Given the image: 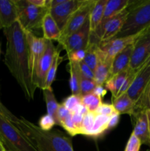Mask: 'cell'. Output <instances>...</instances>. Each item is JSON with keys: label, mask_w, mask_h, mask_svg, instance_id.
Listing matches in <instances>:
<instances>
[{"label": "cell", "mask_w": 150, "mask_h": 151, "mask_svg": "<svg viewBox=\"0 0 150 151\" xmlns=\"http://www.w3.org/2000/svg\"><path fill=\"white\" fill-rule=\"evenodd\" d=\"M6 41L4 62L21 88L26 100L34 98V86L29 68V51L26 31L19 22L3 29Z\"/></svg>", "instance_id": "6da1fadb"}, {"label": "cell", "mask_w": 150, "mask_h": 151, "mask_svg": "<svg viewBox=\"0 0 150 151\" xmlns=\"http://www.w3.org/2000/svg\"><path fill=\"white\" fill-rule=\"evenodd\" d=\"M38 151H74L71 137L57 129L45 131L24 117L15 124Z\"/></svg>", "instance_id": "7a4b0ae2"}, {"label": "cell", "mask_w": 150, "mask_h": 151, "mask_svg": "<svg viewBox=\"0 0 150 151\" xmlns=\"http://www.w3.org/2000/svg\"><path fill=\"white\" fill-rule=\"evenodd\" d=\"M150 27V0H132L129 14L114 38L135 36Z\"/></svg>", "instance_id": "3957f363"}, {"label": "cell", "mask_w": 150, "mask_h": 151, "mask_svg": "<svg viewBox=\"0 0 150 151\" xmlns=\"http://www.w3.org/2000/svg\"><path fill=\"white\" fill-rule=\"evenodd\" d=\"M0 139L5 151H38L19 128L1 114Z\"/></svg>", "instance_id": "277c9868"}, {"label": "cell", "mask_w": 150, "mask_h": 151, "mask_svg": "<svg viewBox=\"0 0 150 151\" xmlns=\"http://www.w3.org/2000/svg\"><path fill=\"white\" fill-rule=\"evenodd\" d=\"M19 8V19L21 26L25 31L34 33L41 29L43 19L49 11L50 7H37L27 0H16Z\"/></svg>", "instance_id": "5b68a950"}, {"label": "cell", "mask_w": 150, "mask_h": 151, "mask_svg": "<svg viewBox=\"0 0 150 151\" xmlns=\"http://www.w3.org/2000/svg\"><path fill=\"white\" fill-rule=\"evenodd\" d=\"M95 1L96 0H83L79 7L71 15L64 27L61 29L60 38L58 41L59 44L66 39L69 35L80 29L88 20L90 13Z\"/></svg>", "instance_id": "8992f818"}, {"label": "cell", "mask_w": 150, "mask_h": 151, "mask_svg": "<svg viewBox=\"0 0 150 151\" xmlns=\"http://www.w3.org/2000/svg\"><path fill=\"white\" fill-rule=\"evenodd\" d=\"M150 57V27L141 32L133 45L129 69L140 70Z\"/></svg>", "instance_id": "52a82bcc"}, {"label": "cell", "mask_w": 150, "mask_h": 151, "mask_svg": "<svg viewBox=\"0 0 150 151\" xmlns=\"http://www.w3.org/2000/svg\"><path fill=\"white\" fill-rule=\"evenodd\" d=\"M55 50L56 47H54L52 41L47 40L45 51L38 62V66H37L36 71H35V75L32 80L34 86L36 87V88H40L41 90L44 89L46 78L49 69H50L52 64Z\"/></svg>", "instance_id": "ba28073f"}, {"label": "cell", "mask_w": 150, "mask_h": 151, "mask_svg": "<svg viewBox=\"0 0 150 151\" xmlns=\"http://www.w3.org/2000/svg\"><path fill=\"white\" fill-rule=\"evenodd\" d=\"M90 30L89 19L84 24L83 26L69 35L66 39L59 44L63 48L66 50V55H69L74 52L79 50H85L90 42Z\"/></svg>", "instance_id": "9c48e42d"}, {"label": "cell", "mask_w": 150, "mask_h": 151, "mask_svg": "<svg viewBox=\"0 0 150 151\" xmlns=\"http://www.w3.org/2000/svg\"><path fill=\"white\" fill-rule=\"evenodd\" d=\"M26 33L28 43V51H29V72L32 80H33L38 62L45 51L47 40L43 37L40 38L36 36L32 32L26 31Z\"/></svg>", "instance_id": "30bf717a"}, {"label": "cell", "mask_w": 150, "mask_h": 151, "mask_svg": "<svg viewBox=\"0 0 150 151\" xmlns=\"http://www.w3.org/2000/svg\"><path fill=\"white\" fill-rule=\"evenodd\" d=\"M140 34L135 35V36L114 38V39H111L110 41L99 43V46L100 50L106 60L112 63L115 56L117 55L120 52L124 50L126 47L134 44Z\"/></svg>", "instance_id": "8fae6325"}, {"label": "cell", "mask_w": 150, "mask_h": 151, "mask_svg": "<svg viewBox=\"0 0 150 151\" xmlns=\"http://www.w3.org/2000/svg\"><path fill=\"white\" fill-rule=\"evenodd\" d=\"M150 83V65H144L138 72L126 94L136 103L141 99Z\"/></svg>", "instance_id": "7c38bea8"}, {"label": "cell", "mask_w": 150, "mask_h": 151, "mask_svg": "<svg viewBox=\"0 0 150 151\" xmlns=\"http://www.w3.org/2000/svg\"><path fill=\"white\" fill-rule=\"evenodd\" d=\"M83 0H65L64 2L59 5L50 7L49 13L59 29L64 27L71 15L79 7Z\"/></svg>", "instance_id": "4fadbf2b"}, {"label": "cell", "mask_w": 150, "mask_h": 151, "mask_svg": "<svg viewBox=\"0 0 150 151\" xmlns=\"http://www.w3.org/2000/svg\"><path fill=\"white\" fill-rule=\"evenodd\" d=\"M18 19L19 8L16 0H0V29L10 27Z\"/></svg>", "instance_id": "5bb4252c"}, {"label": "cell", "mask_w": 150, "mask_h": 151, "mask_svg": "<svg viewBox=\"0 0 150 151\" xmlns=\"http://www.w3.org/2000/svg\"><path fill=\"white\" fill-rule=\"evenodd\" d=\"M131 117L134 119L132 134L139 139L141 144L150 146V132L146 111H143L135 113Z\"/></svg>", "instance_id": "9a60e30c"}, {"label": "cell", "mask_w": 150, "mask_h": 151, "mask_svg": "<svg viewBox=\"0 0 150 151\" xmlns=\"http://www.w3.org/2000/svg\"><path fill=\"white\" fill-rule=\"evenodd\" d=\"M133 45L134 44H130L115 56L110 66L109 78L129 69L133 51Z\"/></svg>", "instance_id": "2e32d148"}, {"label": "cell", "mask_w": 150, "mask_h": 151, "mask_svg": "<svg viewBox=\"0 0 150 151\" xmlns=\"http://www.w3.org/2000/svg\"><path fill=\"white\" fill-rule=\"evenodd\" d=\"M43 38L48 41H58L60 38L61 31L59 29L58 26L56 24L55 21L50 14L49 11L46 14L43 19L42 27Z\"/></svg>", "instance_id": "e0dca14e"}, {"label": "cell", "mask_w": 150, "mask_h": 151, "mask_svg": "<svg viewBox=\"0 0 150 151\" xmlns=\"http://www.w3.org/2000/svg\"><path fill=\"white\" fill-rule=\"evenodd\" d=\"M111 63L107 61L100 50L99 60L94 69V81L98 86H104L110 77V69Z\"/></svg>", "instance_id": "ac0fdd59"}, {"label": "cell", "mask_w": 150, "mask_h": 151, "mask_svg": "<svg viewBox=\"0 0 150 151\" xmlns=\"http://www.w3.org/2000/svg\"><path fill=\"white\" fill-rule=\"evenodd\" d=\"M112 105L119 114H128L132 116L135 112V103L130 99L126 93L112 98Z\"/></svg>", "instance_id": "d6986e66"}, {"label": "cell", "mask_w": 150, "mask_h": 151, "mask_svg": "<svg viewBox=\"0 0 150 151\" xmlns=\"http://www.w3.org/2000/svg\"><path fill=\"white\" fill-rule=\"evenodd\" d=\"M107 0H96L93 8L89 15L90 30L91 32H95L99 27L102 20Z\"/></svg>", "instance_id": "ffe728a7"}, {"label": "cell", "mask_w": 150, "mask_h": 151, "mask_svg": "<svg viewBox=\"0 0 150 151\" xmlns=\"http://www.w3.org/2000/svg\"><path fill=\"white\" fill-rule=\"evenodd\" d=\"M131 1L132 0H107L101 24L125 10L129 5Z\"/></svg>", "instance_id": "44dd1931"}, {"label": "cell", "mask_w": 150, "mask_h": 151, "mask_svg": "<svg viewBox=\"0 0 150 151\" xmlns=\"http://www.w3.org/2000/svg\"><path fill=\"white\" fill-rule=\"evenodd\" d=\"M99 55L100 48L99 44L90 40L89 44L85 49V56L83 62L94 71L99 60Z\"/></svg>", "instance_id": "7402d4cb"}, {"label": "cell", "mask_w": 150, "mask_h": 151, "mask_svg": "<svg viewBox=\"0 0 150 151\" xmlns=\"http://www.w3.org/2000/svg\"><path fill=\"white\" fill-rule=\"evenodd\" d=\"M62 50H63V48H62V47L60 45L56 47L54 60H53L51 67L49 69V72L46 75V78L44 89H49V88H51V85H52L53 82H54L56 78L57 68H58L59 65L62 63V61L64 60V58L60 56V52H61Z\"/></svg>", "instance_id": "603a6c76"}, {"label": "cell", "mask_w": 150, "mask_h": 151, "mask_svg": "<svg viewBox=\"0 0 150 151\" xmlns=\"http://www.w3.org/2000/svg\"><path fill=\"white\" fill-rule=\"evenodd\" d=\"M129 72V69L120 72L113 77H110L104 84V88L109 90L112 94V98H116L119 90L121 88Z\"/></svg>", "instance_id": "cb8c5ba5"}, {"label": "cell", "mask_w": 150, "mask_h": 151, "mask_svg": "<svg viewBox=\"0 0 150 151\" xmlns=\"http://www.w3.org/2000/svg\"><path fill=\"white\" fill-rule=\"evenodd\" d=\"M110 116L96 114L94 125L88 137L99 138L108 131V122Z\"/></svg>", "instance_id": "d4e9b609"}, {"label": "cell", "mask_w": 150, "mask_h": 151, "mask_svg": "<svg viewBox=\"0 0 150 151\" xmlns=\"http://www.w3.org/2000/svg\"><path fill=\"white\" fill-rule=\"evenodd\" d=\"M68 66L69 67V72L70 74V88L73 95L80 97L79 78H78V63L69 61Z\"/></svg>", "instance_id": "484cf974"}, {"label": "cell", "mask_w": 150, "mask_h": 151, "mask_svg": "<svg viewBox=\"0 0 150 151\" xmlns=\"http://www.w3.org/2000/svg\"><path fill=\"white\" fill-rule=\"evenodd\" d=\"M43 93H44V100H45L46 105L47 114L52 116L54 119L56 112H57V109H58L60 103L57 102L52 88L44 89L43 90Z\"/></svg>", "instance_id": "4316f807"}, {"label": "cell", "mask_w": 150, "mask_h": 151, "mask_svg": "<svg viewBox=\"0 0 150 151\" xmlns=\"http://www.w3.org/2000/svg\"><path fill=\"white\" fill-rule=\"evenodd\" d=\"M81 103L85 106L88 111L94 112L99 106L103 103L102 99L96 96L94 93L85 94L80 97Z\"/></svg>", "instance_id": "83f0119b"}, {"label": "cell", "mask_w": 150, "mask_h": 151, "mask_svg": "<svg viewBox=\"0 0 150 151\" xmlns=\"http://www.w3.org/2000/svg\"><path fill=\"white\" fill-rule=\"evenodd\" d=\"M78 78H79V90H80V97L85 95V94L92 93L96 84L93 80H89L85 78L83 75L81 74L78 67Z\"/></svg>", "instance_id": "f1b7e54d"}, {"label": "cell", "mask_w": 150, "mask_h": 151, "mask_svg": "<svg viewBox=\"0 0 150 151\" xmlns=\"http://www.w3.org/2000/svg\"><path fill=\"white\" fill-rule=\"evenodd\" d=\"M148 109H150V83L141 99L135 103L134 114L143 111H146Z\"/></svg>", "instance_id": "f546056e"}, {"label": "cell", "mask_w": 150, "mask_h": 151, "mask_svg": "<svg viewBox=\"0 0 150 151\" xmlns=\"http://www.w3.org/2000/svg\"><path fill=\"white\" fill-rule=\"evenodd\" d=\"M96 114L94 112L88 111V113L85 115L82 122V131H81V135H84L88 137V134L91 132V129L94 125V121Z\"/></svg>", "instance_id": "4dcf8cb0"}, {"label": "cell", "mask_w": 150, "mask_h": 151, "mask_svg": "<svg viewBox=\"0 0 150 151\" xmlns=\"http://www.w3.org/2000/svg\"><path fill=\"white\" fill-rule=\"evenodd\" d=\"M60 126L64 128L65 131L68 133V135L70 137H74V136L79 135V133L76 128L75 127L74 124L73 119H72L71 114L68 115L60 124Z\"/></svg>", "instance_id": "1f68e13d"}, {"label": "cell", "mask_w": 150, "mask_h": 151, "mask_svg": "<svg viewBox=\"0 0 150 151\" xmlns=\"http://www.w3.org/2000/svg\"><path fill=\"white\" fill-rule=\"evenodd\" d=\"M60 104L64 106L69 111L71 112L76 106L81 104V98L80 97L71 94V95L69 96L66 98H65Z\"/></svg>", "instance_id": "d6a6232c"}, {"label": "cell", "mask_w": 150, "mask_h": 151, "mask_svg": "<svg viewBox=\"0 0 150 151\" xmlns=\"http://www.w3.org/2000/svg\"><path fill=\"white\" fill-rule=\"evenodd\" d=\"M38 124L39 125L38 126L41 129H42L43 131H51L53 128V127L56 125L54 118L49 114H45L41 116L40 118Z\"/></svg>", "instance_id": "836d02e7"}, {"label": "cell", "mask_w": 150, "mask_h": 151, "mask_svg": "<svg viewBox=\"0 0 150 151\" xmlns=\"http://www.w3.org/2000/svg\"><path fill=\"white\" fill-rule=\"evenodd\" d=\"M96 114L98 115H103V116H110L113 115V114L116 113V109L113 106L112 104H108V103H102L98 109L94 111Z\"/></svg>", "instance_id": "e575fe53"}, {"label": "cell", "mask_w": 150, "mask_h": 151, "mask_svg": "<svg viewBox=\"0 0 150 151\" xmlns=\"http://www.w3.org/2000/svg\"><path fill=\"white\" fill-rule=\"evenodd\" d=\"M141 145L139 139L132 133L126 143L124 151H139Z\"/></svg>", "instance_id": "d590c367"}, {"label": "cell", "mask_w": 150, "mask_h": 151, "mask_svg": "<svg viewBox=\"0 0 150 151\" xmlns=\"http://www.w3.org/2000/svg\"><path fill=\"white\" fill-rule=\"evenodd\" d=\"M0 114L2 115L3 116L7 119L8 120H10V122H13V124H16L17 122L19 121V118H18L17 116H15L10 110L7 109V108L4 106V105L0 100Z\"/></svg>", "instance_id": "8d00e7d4"}, {"label": "cell", "mask_w": 150, "mask_h": 151, "mask_svg": "<svg viewBox=\"0 0 150 151\" xmlns=\"http://www.w3.org/2000/svg\"><path fill=\"white\" fill-rule=\"evenodd\" d=\"M70 114L71 112L69 110H67L64 106L60 104L58 109H57V112H56L55 117H54V121H55L56 125H60V122Z\"/></svg>", "instance_id": "74e56055"}, {"label": "cell", "mask_w": 150, "mask_h": 151, "mask_svg": "<svg viewBox=\"0 0 150 151\" xmlns=\"http://www.w3.org/2000/svg\"><path fill=\"white\" fill-rule=\"evenodd\" d=\"M85 56V50H79L71 54L68 55L67 57L69 61L75 62V63H80L83 61Z\"/></svg>", "instance_id": "f35d334b"}, {"label": "cell", "mask_w": 150, "mask_h": 151, "mask_svg": "<svg viewBox=\"0 0 150 151\" xmlns=\"http://www.w3.org/2000/svg\"><path fill=\"white\" fill-rule=\"evenodd\" d=\"M78 67H79V71H80L81 74L85 77V78H88L89 80H93L94 81V71L86 64L84 63L83 61L78 63Z\"/></svg>", "instance_id": "ab89813d"}, {"label": "cell", "mask_w": 150, "mask_h": 151, "mask_svg": "<svg viewBox=\"0 0 150 151\" xmlns=\"http://www.w3.org/2000/svg\"><path fill=\"white\" fill-rule=\"evenodd\" d=\"M120 120V114L119 113H115L110 116L108 122V130H111L116 127Z\"/></svg>", "instance_id": "60d3db41"}, {"label": "cell", "mask_w": 150, "mask_h": 151, "mask_svg": "<svg viewBox=\"0 0 150 151\" xmlns=\"http://www.w3.org/2000/svg\"><path fill=\"white\" fill-rule=\"evenodd\" d=\"M107 90L104 87V86H98L96 85V86L95 87V88L94 89L92 93H94L96 96L100 97V98L102 99L104 96L107 94Z\"/></svg>", "instance_id": "b9f144b4"}, {"label": "cell", "mask_w": 150, "mask_h": 151, "mask_svg": "<svg viewBox=\"0 0 150 151\" xmlns=\"http://www.w3.org/2000/svg\"><path fill=\"white\" fill-rule=\"evenodd\" d=\"M146 111L147 119H148V123H149V132H150V109Z\"/></svg>", "instance_id": "7bdbcfd3"}, {"label": "cell", "mask_w": 150, "mask_h": 151, "mask_svg": "<svg viewBox=\"0 0 150 151\" xmlns=\"http://www.w3.org/2000/svg\"><path fill=\"white\" fill-rule=\"evenodd\" d=\"M145 65H150V57L149 58L148 60H147V61H146V63H145Z\"/></svg>", "instance_id": "ee69618b"}, {"label": "cell", "mask_w": 150, "mask_h": 151, "mask_svg": "<svg viewBox=\"0 0 150 151\" xmlns=\"http://www.w3.org/2000/svg\"><path fill=\"white\" fill-rule=\"evenodd\" d=\"M0 151H5V150H4V147H3L1 145H0Z\"/></svg>", "instance_id": "f6af8a7d"}, {"label": "cell", "mask_w": 150, "mask_h": 151, "mask_svg": "<svg viewBox=\"0 0 150 151\" xmlns=\"http://www.w3.org/2000/svg\"><path fill=\"white\" fill-rule=\"evenodd\" d=\"M0 145H1V146H2V145H1V139H0ZM2 147H3V146H2Z\"/></svg>", "instance_id": "bcb514c9"}, {"label": "cell", "mask_w": 150, "mask_h": 151, "mask_svg": "<svg viewBox=\"0 0 150 151\" xmlns=\"http://www.w3.org/2000/svg\"><path fill=\"white\" fill-rule=\"evenodd\" d=\"M146 151H150V149H148V150H146Z\"/></svg>", "instance_id": "7dc6e473"}, {"label": "cell", "mask_w": 150, "mask_h": 151, "mask_svg": "<svg viewBox=\"0 0 150 151\" xmlns=\"http://www.w3.org/2000/svg\"><path fill=\"white\" fill-rule=\"evenodd\" d=\"M0 54H1V47H0Z\"/></svg>", "instance_id": "c3c4849f"}]
</instances>
